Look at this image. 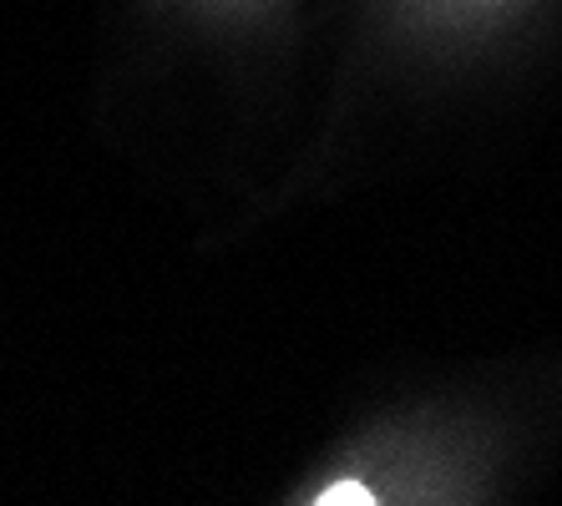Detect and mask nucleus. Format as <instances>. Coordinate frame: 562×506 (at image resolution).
<instances>
[{
	"label": "nucleus",
	"instance_id": "nucleus-1",
	"mask_svg": "<svg viewBox=\"0 0 562 506\" xmlns=\"http://www.w3.org/2000/svg\"><path fill=\"white\" fill-rule=\"evenodd\" d=\"M314 502H319V506H355V502L366 506V502H375V496H370L366 486H355V481H340V486H329V492H319Z\"/></svg>",
	"mask_w": 562,
	"mask_h": 506
}]
</instances>
